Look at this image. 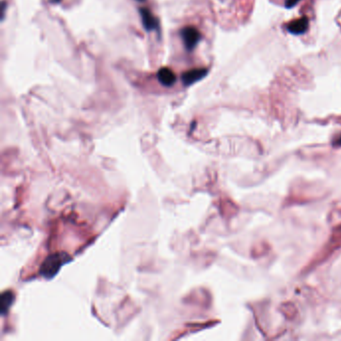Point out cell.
<instances>
[{"label":"cell","mask_w":341,"mask_h":341,"mask_svg":"<svg viewBox=\"0 0 341 341\" xmlns=\"http://www.w3.org/2000/svg\"><path fill=\"white\" fill-rule=\"evenodd\" d=\"M69 257L65 253H54L49 255L40 267V273L47 278L55 275L59 268L63 265Z\"/></svg>","instance_id":"1"},{"label":"cell","mask_w":341,"mask_h":341,"mask_svg":"<svg viewBox=\"0 0 341 341\" xmlns=\"http://www.w3.org/2000/svg\"><path fill=\"white\" fill-rule=\"evenodd\" d=\"M180 36L186 50L188 51L193 50L201 38L200 32L193 26H186L182 28L180 31Z\"/></svg>","instance_id":"2"},{"label":"cell","mask_w":341,"mask_h":341,"mask_svg":"<svg viewBox=\"0 0 341 341\" xmlns=\"http://www.w3.org/2000/svg\"><path fill=\"white\" fill-rule=\"evenodd\" d=\"M139 14L142 20V24L143 27L147 30V31H153V30H158L159 28V21L158 19L155 17L152 12L147 9V8H140L139 9Z\"/></svg>","instance_id":"3"},{"label":"cell","mask_w":341,"mask_h":341,"mask_svg":"<svg viewBox=\"0 0 341 341\" xmlns=\"http://www.w3.org/2000/svg\"><path fill=\"white\" fill-rule=\"evenodd\" d=\"M207 73L208 70L206 68H195L184 72L181 76V79L184 85L189 86L204 78L207 75Z\"/></svg>","instance_id":"4"},{"label":"cell","mask_w":341,"mask_h":341,"mask_svg":"<svg viewBox=\"0 0 341 341\" xmlns=\"http://www.w3.org/2000/svg\"><path fill=\"white\" fill-rule=\"evenodd\" d=\"M308 25H309V20L307 17L304 16L288 23V25L286 26V29L289 33L294 35H299L306 32L308 29Z\"/></svg>","instance_id":"5"},{"label":"cell","mask_w":341,"mask_h":341,"mask_svg":"<svg viewBox=\"0 0 341 341\" xmlns=\"http://www.w3.org/2000/svg\"><path fill=\"white\" fill-rule=\"evenodd\" d=\"M157 79L162 85L169 87L175 83L176 76L170 68L162 67L157 72Z\"/></svg>","instance_id":"6"},{"label":"cell","mask_w":341,"mask_h":341,"mask_svg":"<svg viewBox=\"0 0 341 341\" xmlns=\"http://www.w3.org/2000/svg\"><path fill=\"white\" fill-rule=\"evenodd\" d=\"M14 299V295L11 291H5L1 295V302H0V309H1V313L5 314L7 312L8 308L12 304V301Z\"/></svg>","instance_id":"7"},{"label":"cell","mask_w":341,"mask_h":341,"mask_svg":"<svg viewBox=\"0 0 341 341\" xmlns=\"http://www.w3.org/2000/svg\"><path fill=\"white\" fill-rule=\"evenodd\" d=\"M300 0H285V6L286 8H291L293 6H295Z\"/></svg>","instance_id":"8"},{"label":"cell","mask_w":341,"mask_h":341,"mask_svg":"<svg viewBox=\"0 0 341 341\" xmlns=\"http://www.w3.org/2000/svg\"><path fill=\"white\" fill-rule=\"evenodd\" d=\"M5 7H6V2H5V1H3V2H2V18H3V16H4Z\"/></svg>","instance_id":"9"},{"label":"cell","mask_w":341,"mask_h":341,"mask_svg":"<svg viewBox=\"0 0 341 341\" xmlns=\"http://www.w3.org/2000/svg\"><path fill=\"white\" fill-rule=\"evenodd\" d=\"M60 1H61V0H52V2H54V3H58Z\"/></svg>","instance_id":"10"},{"label":"cell","mask_w":341,"mask_h":341,"mask_svg":"<svg viewBox=\"0 0 341 341\" xmlns=\"http://www.w3.org/2000/svg\"><path fill=\"white\" fill-rule=\"evenodd\" d=\"M137 1H139V2H143V1H145V0H137Z\"/></svg>","instance_id":"11"},{"label":"cell","mask_w":341,"mask_h":341,"mask_svg":"<svg viewBox=\"0 0 341 341\" xmlns=\"http://www.w3.org/2000/svg\"><path fill=\"white\" fill-rule=\"evenodd\" d=\"M338 144H340V145H341V138L338 140Z\"/></svg>","instance_id":"12"}]
</instances>
